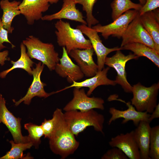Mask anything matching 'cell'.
<instances>
[{
    "label": "cell",
    "instance_id": "cell-1",
    "mask_svg": "<svg viewBox=\"0 0 159 159\" xmlns=\"http://www.w3.org/2000/svg\"><path fill=\"white\" fill-rule=\"evenodd\" d=\"M52 116L54 123L49 139L50 148L54 153L64 159L74 153L79 146V142L70 130L61 109L57 108Z\"/></svg>",
    "mask_w": 159,
    "mask_h": 159
},
{
    "label": "cell",
    "instance_id": "cell-2",
    "mask_svg": "<svg viewBox=\"0 0 159 159\" xmlns=\"http://www.w3.org/2000/svg\"><path fill=\"white\" fill-rule=\"evenodd\" d=\"M64 119L74 135L77 136L87 127L92 126L97 131L104 134L105 118L93 109L85 111L72 110L64 113Z\"/></svg>",
    "mask_w": 159,
    "mask_h": 159
},
{
    "label": "cell",
    "instance_id": "cell-3",
    "mask_svg": "<svg viewBox=\"0 0 159 159\" xmlns=\"http://www.w3.org/2000/svg\"><path fill=\"white\" fill-rule=\"evenodd\" d=\"M55 27L57 43L59 46L65 47L68 54L73 50L93 48L90 40L85 37L81 31L72 28L68 22L59 20Z\"/></svg>",
    "mask_w": 159,
    "mask_h": 159
},
{
    "label": "cell",
    "instance_id": "cell-4",
    "mask_svg": "<svg viewBox=\"0 0 159 159\" xmlns=\"http://www.w3.org/2000/svg\"><path fill=\"white\" fill-rule=\"evenodd\" d=\"M22 42L27 48V54L31 59L40 61L50 71L54 70L59 58L52 44L44 43L32 35L27 37Z\"/></svg>",
    "mask_w": 159,
    "mask_h": 159
},
{
    "label": "cell",
    "instance_id": "cell-5",
    "mask_svg": "<svg viewBox=\"0 0 159 159\" xmlns=\"http://www.w3.org/2000/svg\"><path fill=\"white\" fill-rule=\"evenodd\" d=\"M159 90V82L148 87L138 83L132 86L131 104L138 111L151 113L157 105Z\"/></svg>",
    "mask_w": 159,
    "mask_h": 159
},
{
    "label": "cell",
    "instance_id": "cell-6",
    "mask_svg": "<svg viewBox=\"0 0 159 159\" xmlns=\"http://www.w3.org/2000/svg\"><path fill=\"white\" fill-rule=\"evenodd\" d=\"M139 14V11L135 9L129 10L118 17L113 22L107 25L102 26L98 24L92 28L97 33L101 34L102 36L107 39L109 37L120 39L127 29L129 24Z\"/></svg>",
    "mask_w": 159,
    "mask_h": 159
},
{
    "label": "cell",
    "instance_id": "cell-7",
    "mask_svg": "<svg viewBox=\"0 0 159 159\" xmlns=\"http://www.w3.org/2000/svg\"><path fill=\"white\" fill-rule=\"evenodd\" d=\"M121 38L120 47L129 43H138L155 50L154 42L143 25L139 13L129 24Z\"/></svg>",
    "mask_w": 159,
    "mask_h": 159
},
{
    "label": "cell",
    "instance_id": "cell-8",
    "mask_svg": "<svg viewBox=\"0 0 159 159\" xmlns=\"http://www.w3.org/2000/svg\"><path fill=\"white\" fill-rule=\"evenodd\" d=\"M120 50L117 51L115 54L111 57H107L105 64L114 68L116 71L117 75L115 81L116 84L120 85L125 92L130 93L132 92V86L127 79L125 65L128 61L139 57L132 54L125 55Z\"/></svg>",
    "mask_w": 159,
    "mask_h": 159
},
{
    "label": "cell",
    "instance_id": "cell-9",
    "mask_svg": "<svg viewBox=\"0 0 159 159\" xmlns=\"http://www.w3.org/2000/svg\"><path fill=\"white\" fill-rule=\"evenodd\" d=\"M74 87L73 99L64 107L65 111L80 110V111H88L94 109L104 110V100L100 97H89L86 94L84 89Z\"/></svg>",
    "mask_w": 159,
    "mask_h": 159
},
{
    "label": "cell",
    "instance_id": "cell-10",
    "mask_svg": "<svg viewBox=\"0 0 159 159\" xmlns=\"http://www.w3.org/2000/svg\"><path fill=\"white\" fill-rule=\"evenodd\" d=\"M6 100L0 94V123H2L11 132L14 143H27L31 142L29 137L22 135L21 132V118L16 117L8 110Z\"/></svg>",
    "mask_w": 159,
    "mask_h": 159
},
{
    "label": "cell",
    "instance_id": "cell-11",
    "mask_svg": "<svg viewBox=\"0 0 159 159\" xmlns=\"http://www.w3.org/2000/svg\"><path fill=\"white\" fill-rule=\"evenodd\" d=\"M76 28L80 29L89 38L97 56L98 71L101 70L104 68L105 59L109 54L114 51L122 50L121 47H117L110 48L105 47L102 44L98 33L87 25L82 24L78 25Z\"/></svg>",
    "mask_w": 159,
    "mask_h": 159
},
{
    "label": "cell",
    "instance_id": "cell-12",
    "mask_svg": "<svg viewBox=\"0 0 159 159\" xmlns=\"http://www.w3.org/2000/svg\"><path fill=\"white\" fill-rule=\"evenodd\" d=\"M36 65L35 68H33L32 69V75L33 77L32 82L26 95L18 101L13 100L16 106L19 105L23 102L24 104L29 105L32 99L35 97L46 98L55 93L54 92L50 93L46 92L44 89L46 84L41 80V74L44 65L39 62L37 64H36Z\"/></svg>",
    "mask_w": 159,
    "mask_h": 159
},
{
    "label": "cell",
    "instance_id": "cell-13",
    "mask_svg": "<svg viewBox=\"0 0 159 159\" xmlns=\"http://www.w3.org/2000/svg\"><path fill=\"white\" fill-rule=\"evenodd\" d=\"M109 143L111 147H117L121 150L130 159H141L133 130L125 134L121 133L112 138Z\"/></svg>",
    "mask_w": 159,
    "mask_h": 159
},
{
    "label": "cell",
    "instance_id": "cell-14",
    "mask_svg": "<svg viewBox=\"0 0 159 159\" xmlns=\"http://www.w3.org/2000/svg\"><path fill=\"white\" fill-rule=\"evenodd\" d=\"M62 57L59 59V63L56 65L54 70L60 76L66 78L67 82L72 83L82 79L84 74L80 67L74 64L69 57L65 47H62Z\"/></svg>",
    "mask_w": 159,
    "mask_h": 159
},
{
    "label": "cell",
    "instance_id": "cell-15",
    "mask_svg": "<svg viewBox=\"0 0 159 159\" xmlns=\"http://www.w3.org/2000/svg\"><path fill=\"white\" fill-rule=\"evenodd\" d=\"M50 6L47 0H23L19 6L21 14L26 18L27 23L33 25L35 21L41 19L42 13Z\"/></svg>",
    "mask_w": 159,
    "mask_h": 159
},
{
    "label": "cell",
    "instance_id": "cell-16",
    "mask_svg": "<svg viewBox=\"0 0 159 159\" xmlns=\"http://www.w3.org/2000/svg\"><path fill=\"white\" fill-rule=\"evenodd\" d=\"M93 48L83 49H75L69 53L77 63L84 75L87 77L94 76L98 71V66L94 62Z\"/></svg>",
    "mask_w": 159,
    "mask_h": 159
},
{
    "label": "cell",
    "instance_id": "cell-17",
    "mask_svg": "<svg viewBox=\"0 0 159 159\" xmlns=\"http://www.w3.org/2000/svg\"><path fill=\"white\" fill-rule=\"evenodd\" d=\"M128 109L124 110H121L114 107H110L109 112L111 115L108 122L109 125L117 119L123 118L122 123L124 124L130 121H133L134 125L137 126L141 121L148 122V119L150 114L146 112H141L137 110L130 102H125Z\"/></svg>",
    "mask_w": 159,
    "mask_h": 159
},
{
    "label": "cell",
    "instance_id": "cell-18",
    "mask_svg": "<svg viewBox=\"0 0 159 159\" xmlns=\"http://www.w3.org/2000/svg\"><path fill=\"white\" fill-rule=\"evenodd\" d=\"M109 69V67L104 68L101 70L98 71L93 77L80 82H74L71 85L55 92L57 93L72 87H75L79 88L87 87L89 89L87 95L89 96L95 89L99 86L115 85L117 84L115 80H111L107 77V74Z\"/></svg>",
    "mask_w": 159,
    "mask_h": 159
},
{
    "label": "cell",
    "instance_id": "cell-19",
    "mask_svg": "<svg viewBox=\"0 0 159 159\" xmlns=\"http://www.w3.org/2000/svg\"><path fill=\"white\" fill-rule=\"evenodd\" d=\"M76 4L74 0H63L62 7L59 11L52 14L43 16L41 19L49 21L56 19H66L87 25L82 14L76 8Z\"/></svg>",
    "mask_w": 159,
    "mask_h": 159
},
{
    "label": "cell",
    "instance_id": "cell-20",
    "mask_svg": "<svg viewBox=\"0 0 159 159\" xmlns=\"http://www.w3.org/2000/svg\"><path fill=\"white\" fill-rule=\"evenodd\" d=\"M150 123L141 121L134 131V137L140 150L141 159H150L149 156L151 127Z\"/></svg>",
    "mask_w": 159,
    "mask_h": 159
},
{
    "label": "cell",
    "instance_id": "cell-21",
    "mask_svg": "<svg viewBox=\"0 0 159 159\" xmlns=\"http://www.w3.org/2000/svg\"><path fill=\"white\" fill-rule=\"evenodd\" d=\"M158 11H148L140 16L143 25L154 42L155 50L159 52V16H158Z\"/></svg>",
    "mask_w": 159,
    "mask_h": 159
},
{
    "label": "cell",
    "instance_id": "cell-22",
    "mask_svg": "<svg viewBox=\"0 0 159 159\" xmlns=\"http://www.w3.org/2000/svg\"><path fill=\"white\" fill-rule=\"evenodd\" d=\"M21 2L15 0L10 2L9 0H1L0 6L3 11L1 18L4 28L6 29L9 33H11L14 28L11 26V23L14 18L21 14L19 9Z\"/></svg>",
    "mask_w": 159,
    "mask_h": 159
},
{
    "label": "cell",
    "instance_id": "cell-23",
    "mask_svg": "<svg viewBox=\"0 0 159 159\" xmlns=\"http://www.w3.org/2000/svg\"><path fill=\"white\" fill-rule=\"evenodd\" d=\"M122 49L132 51L138 57H145L151 61L159 67V52L154 49L143 44L132 43L127 44L121 47Z\"/></svg>",
    "mask_w": 159,
    "mask_h": 159
},
{
    "label": "cell",
    "instance_id": "cell-24",
    "mask_svg": "<svg viewBox=\"0 0 159 159\" xmlns=\"http://www.w3.org/2000/svg\"><path fill=\"white\" fill-rule=\"evenodd\" d=\"M20 48L21 55L19 58L15 62L11 60V63L12 64V67L1 72L0 77L2 78H5L10 72L17 68L23 69L27 72L30 75H32V67L34 63L27 54L26 48L22 42L20 44Z\"/></svg>",
    "mask_w": 159,
    "mask_h": 159
},
{
    "label": "cell",
    "instance_id": "cell-25",
    "mask_svg": "<svg viewBox=\"0 0 159 159\" xmlns=\"http://www.w3.org/2000/svg\"><path fill=\"white\" fill-rule=\"evenodd\" d=\"M112 11V18L115 20L126 11L130 9L139 11L143 5L130 0H114L110 4Z\"/></svg>",
    "mask_w": 159,
    "mask_h": 159
},
{
    "label": "cell",
    "instance_id": "cell-26",
    "mask_svg": "<svg viewBox=\"0 0 159 159\" xmlns=\"http://www.w3.org/2000/svg\"><path fill=\"white\" fill-rule=\"evenodd\" d=\"M11 145V148L4 156L0 158V159H32L29 155H25L23 152L27 149H30L33 146L32 142L16 143L14 141H9Z\"/></svg>",
    "mask_w": 159,
    "mask_h": 159
},
{
    "label": "cell",
    "instance_id": "cell-27",
    "mask_svg": "<svg viewBox=\"0 0 159 159\" xmlns=\"http://www.w3.org/2000/svg\"><path fill=\"white\" fill-rule=\"evenodd\" d=\"M149 156L150 159H159V125L151 127Z\"/></svg>",
    "mask_w": 159,
    "mask_h": 159
},
{
    "label": "cell",
    "instance_id": "cell-28",
    "mask_svg": "<svg viewBox=\"0 0 159 159\" xmlns=\"http://www.w3.org/2000/svg\"><path fill=\"white\" fill-rule=\"evenodd\" d=\"M24 128L29 133L28 136L30 141L32 142L35 148H38L40 144L41 138L44 135V132L41 125H38L30 122L24 124Z\"/></svg>",
    "mask_w": 159,
    "mask_h": 159
},
{
    "label": "cell",
    "instance_id": "cell-29",
    "mask_svg": "<svg viewBox=\"0 0 159 159\" xmlns=\"http://www.w3.org/2000/svg\"><path fill=\"white\" fill-rule=\"evenodd\" d=\"M97 0H74L76 4H78L82 6V9L85 11L86 22L87 26L92 27V25L99 23V21L93 16L92 11L94 6Z\"/></svg>",
    "mask_w": 159,
    "mask_h": 159
},
{
    "label": "cell",
    "instance_id": "cell-30",
    "mask_svg": "<svg viewBox=\"0 0 159 159\" xmlns=\"http://www.w3.org/2000/svg\"><path fill=\"white\" fill-rule=\"evenodd\" d=\"M123 152L117 147L112 148L107 151L102 157V159H128Z\"/></svg>",
    "mask_w": 159,
    "mask_h": 159
},
{
    "label": "cell",
    "instance_id": "cell-31",
    "mask_svg": "<svg viewBox=\"0 0 159 159\" xmlns=\"http://www.w3.org/2000/svg\"><path fill=\"white\" fill-rule=\"evenodd\" d=\"M54 123V120L53 117L51 119L47 120L45 119L42 123L41 126L45 138L49 139L50 138L53 130Z\"/></svg>",
    "mask_w": 159,
    "mask_h": 159
},
{
    "label": "cell",
    "instance_id": "cell-32",
    "mask_svg": "<svg viewBox=\"0 0 159 159\" xmlns=\"http://www.w3.org/2000/svg\"><path fill=\"white\" fill-rule=\"evenodd\" d=\"M159 7V0H146L145 4L143 6L139 13L141 15L145 13L156 9Z\"/></svg>",
    "mask_w": 159,
    "mask_h": 159
},
{
    "label": "cell",
    "instance_id": "cell-33",
    "mask_svg": "<svg viewBox=\"0 0 159 159\" xmlns=\"http://www.w3.org/2000/svg\"><path fill=\"white\" fill-rule=\"evenodd\" d=\"M8 33V31L4 28L1 19L0 18V50L6 47L3 44L4 42H7L10 44L12 48L15 47L9 40Z\"/></svg>",
    "mask_w": 159,
    "mask_h": 159
},
{
    "label": "cell",
    "instance_id": "cell-34",
    "mask_svg": "<svg viewBox=\"0 0 159 159\" xmlns=\"http://www.w3.org/2000/svg\"><path fill=\"white\" fill-rule=\"evenodd\" d=\"M9 51L7 50L0 52V64L3 66L5 64V62L6 60L9 61L10 59L8 57Z\"/></svg>",
    "mask_w": 159,
    "mask_h": 159
},
{
    "label": "cell",
    "instance_id": "cell-35",
    "mask_svg": "<svg viewBox=\"0 0 159 159\" xmlns=\"http://www.w3.org/2000/svg\"><path fill=\"white\" fill-rule=\"evenodd\" d=\"M148 119V122L150 123L153 119L159 117V104L157 105L153 112L151 113Z\"/></svg>",
    "mask_w": 159,
    "mask_h": 159
},
{
    "label": "cell",
    "instance_id": "cell-36",
    "mask_svg": "<svg viewBox=\"0 0 159 159\" xmlns=\"http://www.w3.org/2000/svg\"><path fill=\"white\" fill-rule=\"evenodd\" d=\"M48 2L51 4H56L59 0H47Z\"/></svg>",
    "mask_w": 159,
    "mask_h": 159
},
{
    "label": "cell",
    "instance_id": "cell-37",
    "mask_svg": "<svg viewBox=\"0 0 159 159\" xmlns=\"http://www.w3.org/2000/svg\"><path fill=\"white\" fill-rule=\"evenodd\" d=\"M140 4L142 5H143L145 3L146 0H139Z\"/></svg>",
    "mask_w": 159,
    "mask_h": 159
}]
</instances>
